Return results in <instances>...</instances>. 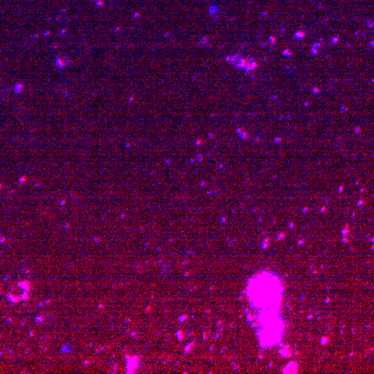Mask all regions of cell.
Returning a JSON list of instances; mask_svg holds the SVG:
<instances>
[{
    "instance_id": "cell-1",
    "label": "cell",
    "mask_w": 374,
    "mask_h": 374,
    "mask_svg": "<svg viewBox=\"0 0 374 374\" xmlns=\"http://www.w3.org/2000/svg\"><path fill=\"white\" fill-rule=\"evenodd\" d=\"M280 285L273 276H259L256 280L255 288H252L251 299L258 307H268L277 304L280 298Z\"/></svg>"
}]
</instances>
